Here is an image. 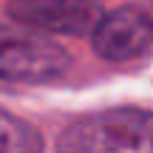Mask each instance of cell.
<instances>
[{"mask_svg":"<svg viewBox=\"0 0 153 153\" xmlns=\"http://www.w3.org/2000/svg\"><path fill=\"white\" fill-rule=\"evenodd\" d=\"M57 153H153V111L111 108L62 131Z\"/></svg>","mask_w":153,"mask_h":153,"instance_id":"1","label":"cell"},{"mask_svg":"<svg viewBox=\"0 0 153 153\" xmlns=\"http://www.w3.org/2000/svg\"><path fill=\"white\" fill-rule=\"evenodd\" d=\"M71 57L51 37L28 26L0 23V79L6 82H51L65 74Z\"/></svg>","mask_w":153,"mask_h":153,"instance_id":"2","label":"cell"},{"mask_svg":"<svg viewBox=\"0 0 153 153\" xmlns=\"http://www.w3.org/2000/svg\"><path fill=\"white\" fill-rule=\"evenodd\" d=\"M94 48L99 57L114 62L136 60L153 51V9L150 6H122L102 14L94 28Z\"/></svg>","mask_w":153,"mask_h":153,"instance_id":"3","label":"cell"},{"mask_svg":"<svg viewBox=\"0 0 153 153\" xmlns=\"http://www.w3.org/2000/svg\"><path fill=\"white\" fill-rule=\"evenodd\" d=\"M9 14L14 23L34 31L82 37L94 34L105 11L97 0H11Z\"/></svg>","mask_w":153,"mask_h":153,"instance_id":"4","label":"cell"},{"mask_svg":"<svg viewBox=\"0 0 153 153\" xmlns=\"http://www.w3.org/2000/svg\"><path fill=\"white\" fill-rule=\"evenodd\" d=\"M0 153H43V139L28 122L0 111Z\"/></svg>","mask_w":153,"mask_h":153,"instance_id":"5","label":"cell"}]
</instances>
